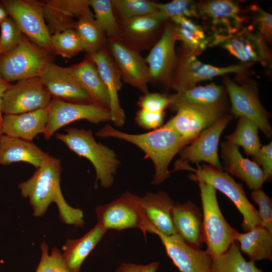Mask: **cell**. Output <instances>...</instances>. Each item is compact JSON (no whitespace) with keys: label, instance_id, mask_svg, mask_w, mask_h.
Instances as JSON below:
<instances>
[{"label":"cell","instance_id":"cell-34","mask_svg":"<svg viewBox=\"0 0 272 272\" xmlns=\"http://www.w3.org/2000/svg\"><path fill=\"white\" fill-rule=\"evenodd\" d=\"M209 272H264L255 262L247 261L239 247L233 241L227 250L214 258Z\"/></svg>","mask_w":272,"mask_h":272},{"label":"cell","instance_id":"cell-45","mask_svg":"<svg viewBox=\"0 0 272 272\" xmlns=\"http://www.w3.org/2000/svg\"><path fill=\"white\" fill-rule=\"evenodd\" d=\"M170 104L168 95L158 93H147L138 102L141 109L153 112H164Z\"/></svg>","mask_w":272,"mask_h":272},{"label":"cell","instance_id":"cell-11","mask_svg":"<svg viewBox=\"0 0 272 272\" xmlns=\"http://www.w3.org/2000/svg\"><path fill=\"white\" fill-rule=\"evenodd\" d=\"M52 97L38 77L19 80L8 89L2 99L1 112L17 114L47 108Z\"/></svg>","mask_w":272,"mask_h":272},{"label":"cell","instance_id":"cell-2","mask_svg":"<svg viewBox=\"0 0 272 272\" xmlns=\"http://www.w3.org/2000/svg\"><path fill=\"white\" fill-rule=\"evenodd\" d=\"M100 138H114L130 142L141 149L153 161L155 173L152 184L158 185L171 174L168 166L174 156L191 142L173 129L164 124L154 130L142 134L122 132L106 124L95 133Z\"/></svg>","mask_w":272,"mask_h":272},{"label":"cell","instance_id":"cell-25","mask_svg":"<svg viewBox=\"0 0 272 272\" xmlns=\"http://www.w3.org/2000/svg\"><path fill=\"white\" fill-rule=\"evenodd\" d=\"M144 215L149 223L150 233L156 231L165 236L176 234L173 223L172 211L175 202L164 191L147 192L141 197Z\"/></svg>","mask_w":272,"mask_h":272},{"label":"cell","instance_id":"cell-31","mask_svg":"<svg viewBox=\"0 0 272 272\" xmlns=\"http://www.w3.org/2000/svg\"><path fill=\"white\" fill-rule=\"evenodd\" d=\"M107 231L97 223L81 238L67 239L62 247L61 253L65 266L72 272H80L83 262Z\"/></svg>","mask_w":272,"mask_h":272},{"label":"cell","instance_id":"cell-4","mask_svg":"<svg viewBox=\"0 0 272 272\" xmlns=\"http://www.w3.org/2000/svg\"><path fill=\"white\" fill-rule=\"evenodd\" d=\"M196 166L197 168H194L188 164H182L177 167V170L192 172L188 176L190 179L211 184L228 197L242 215L241 227L245 232L261 225L258 211L248 199L242 184L236 182L227 172L212 165L197 164Z\"/></svg>","mask_w":272,"mask_h":272},{"label":"cell","instance_id":"cell-30","mask_svg":"<svg viewBox=\"0 0 272 272\" xmlns=\"http://www.w3.org/2000/svg\"><path fill=\"white\" fill-rule=\"evenodd\" d=\"M168 96L169 107L175 111L179 107L183 105L211 107L226 104L224 88L214 83L195 86Z\"/></svg>","mask_w":272,"mask_h":272},{"label":"cell","instance_id":"cell-19","mask_svg":"<svg viewBox=\"0 0 272 272\" xmlns=\"http://www.w3.org/2000/svg\"><path fill=\"white\" fill-rule=\"evenodd\" d=\"M152 234L159 237L167 254L180 272L209 271L213 258L207 250L191 246L177 234L165 236L156 231Z\"/></svg>","mask_w":272,"mask_h":272},{"label":"cell","instance_id":"cell-12","mask_svg":"<svg viewBox=\"0 0 272 272\" xmlns=\"http://www.w3.org/2000/svg\"><path fill=\"white\" fill-rule=\"evenodd\" d=\"M49 118L43 133L48 140L61 127L85 119L94 124L111 120L109 110L96 104L72 103L52 98L48 106Z\"/></svg>","mask_w":272,"mask_h":272},{"label":"cell","instance_id":"cell-32","mask_svg":"<svg viewBox=\"0 0 272 272\" xmlns=\"http://www.w3.org/2000/svg\"><path fill=\"white\" fill-rule=\"evenodd\" d=\"M233 240L239 243L240 250L247 254L249 260H272V234L261 225L245 233L234 229Z\"/></svg>","mask_w":272,"mask_h":272},{"label":"cell","instance_id":"cell-20","mask_svg":"<svg viewBox=\"0 0 272 272\" xmlns=\"http://www.w3.org/2000/svg\"><path fill=\"white\" fill-rule=\"evenodd\" d=\"M219 45L242 62L260 63L270 66L271 54L267 42L257 32L243 28L222 41Z\"/></svg>","mask_w":272,"mask_h":272},{"label":"cell","instance_id":"cell-37","mask_svg":"<svg viewBox=\"0 0 272 272\" xmlns=\"http://www.w3.org/2000/svg\"><path fill=\"white\" fill-rule=\"evenodd\" d=\"M94 12V19L108 38H116L119 24L115 16L111 0H88Z\"/></svg>","mask_w":272,"mask_h":272},{"label":"cell","instance_id":"cell-9","mask_svg":"<svg viewBox=\"0 0 272 272\" xmlns=\"http://www.w3.org/2000/svg\"><path fill=\"white\" fill-rule=\"evenodd\" d=\"M9 16L32 42L52 52L51 36L43 15V3L31 0H2Z\"/></svg>","mask_w":272,"mask_h":272},{"label":"cell","instance_id":"cell-14","mask_svg":"<svg viewBox=\"0 0 272 272\" xmlns=\"http://www.w3.org/2000/svg\"><path fill=\"white\" fill-rule=\"evenodd\" d=\"M224 84L230 97L232 114L252 121L266 138H271L270 115L261 104L256 88L250 84H237L228 77H225Z\"/></svg>","mask_w":272,"mask_h":272},{"label":"cell","instance_id":"cell-8","mask_svg":"<svg viewBox=\"0 0 272 272\" xmlns=\"http://www.w3.org/2000/svg\"><path fill=\"white\" fill-rule=\"evenodd\" d=\"M201 19L212 32L211 46L219 45L244 27L245 19L240 6L230 0L197 2Z\"/></svg>","mask_w":272,"mask_h":272},{"label":"cell","instance_id":"cell-16","mask_svg":"<svg viewBox=\"0 0 272 272\" xmlns=\"http://www.w3.org/2000/svg\"><path fill=\"white\" fill-rule=\"evenodd\" d=\"M168 19L159 12L118 22L116 38L128 48L140 52L153 46L158 41L162 26Z\"/></svg>","mask_w":272,"mask_h":272},{"label":"cell","instance_id":"cell-3","mask_svg":"<svg viewBox=\"0 0 272 272\" xmlns=\"http://www.w3.org/2000/svg\"><path fill=\"white\" fill-rule=\"evenodd\" d=\"M65 133H56L55 138L63 143L71 151L88 159L96 172L95 185L98 181L101 186L109 188L120 162L114 151L97 142L91 130L69 127Z\"/></svg>","mask_w":272,"mask_h":272},{"label":"cell","instance_id":"cell-22","mask_svg":"<svg viewBox=\"0 0 272 272\" xmlns=\"http://www.w3.org/2000/svg\"><path fill=\"white\" fill-rule=\"evenodd\" d=\"M39 78L52 98L72 103H93L88 94L65 67L51 62Z\"/></svg>","mask_w":272,"mask_h":272},{"label":"cell","instance_id":"cell-43","mask_svg":"<svg viewBox=\"0 0 272 272\" xmlns=\"http://www.w3.org/2000/svg\"><path fill=\"white\" fill-rule=\"evenodd\" d=\"M251 199L259 207L258 211L261 225L272 234V200L262 188L253 190L251 192Z\"/></svg>","mask_w":272,"mask_h":272},{"label":"cell","instance_id":"cell-1","mask_svg":"<svg viewBox=\"0 0 272 272\" xmlns=\"http://www.w3.org/2000/svg\"><path fill=\"white\" fill-rule=\"evenodd\" d=\"M61 171L60 160L52 157L36 168L30 178L20 183L18 188L22 196L29 199L35 217L43 216L50 204L54 202L61 222L82 227L85 225L83 211L70 206L62 195L60 186Z\"/></svg>","mask_w":272,"mask_h":272},{"label":"cell","instance_id":"cell-27","mask_svg":"<svg viewBox=\"0 0 272 272\" xmlns=\"http://www.w3.org/2000/svg\"><path fill=\"white\" fill-rule=\"evenodd\" d=\"M52 156L44 152L33 141L3 134L0 142V165L18 162L32 165L36 169Z\"/></svg>","mask_w":272,"mask_h":272},{"label":"cell","instance_id":"cell-18","mask_svg":"<svg viewBox=\"0 0 272 272\" xmlns=\"http://www.w3.org/2000/svg\"><path fill=\"white\" fill-rule=\"evenodd\" d=\"M176 111V115L165 124L191 142L203 130L227 113V106L226 104L211 107L183 105Z\"/></svg>","mask_w":272,"mask_h":272},{"label":"cell","instance_id":"cell-51","mask_svg":"<svg viewBox=\"0 0 272 272\" xmlns=\"http://www.w3.org/2000/svg\"><path fill=\"white\" fill-rule=\"evenodd\" d=\"M2 113H0V142H1V138L3 134V131H2Z\"/></svg>","mask_w":272,"mask_h":272},{"label":"cell","instance_id":"cell-50","mask_svg":"<svg viewBox=\"0 0 272 272\" xmlns=\"http://www.w3.org/2000/svg\"><path fill=\"white\" fill-rule=\"evenodd\" d=\"M9 16V14L6 7L2 2H0V23Z\"/></svg>","mask_w":272,"mask_h":272},{"label":"cell","instance_id":"cell-26","mask_svg":"<svg viewBox=\"0 0 272 272\" xmlns=\"http://www.w3.org/2000/svg\"><path fill=\"white\" fill-rule=\"evenodd\" d=\"M172 219L176 234L191 246L200 248L204 242L199 208L190 200L175 202Z\"/></svg>","mask_w":272,"mask_h":272},{"label":"cell","instance_id":"cell-36","mask_svg":"<svg viewBox=\"0 0 272 272\" xmlns=\"http://www.w3.org/2000/svg\"><path fill=\"white\" fill-rule=\"evenodd\" d=\"M74 29L79 35L84 51L88 54L106 47V35L94 19L82 18L76 21Z\"/></svg>","mask_w":272,"mask_h":272},{"label":"cell","instance_id":"cell-42","mask_svg":"<svg viewBox=\"0 0 272 272\" xmlns=\"http://www.w3.org/2000/svg\"><path fill=\"white\" fill-rule=\"evenodd\" d=\"M41 255L35 272H72L65 265L61 251L53 247L49 253L48 246L43 241L40 245Z\"/></svg>","mask_w":272,"mask_h":272},{"label":"cell","instance_id":"cell-49","mask_svg":"<svg viewBox=\"0 0 272 272\" xmlns=\"http://www.w3.org/2000/svg\"><path fill=\"white\" fill-rule=\"evenodd\" d=\"M10 83L4 80L0 76V113L2 99L5 92L11 86Z\"/></svg>","mask_w":272,"mask_h":272},{"label":"cell","instance_id":"cell-44","mask_svg":"<svg viewBox=\"0 0 272 272\" xmlns=\"http://www.w3.org/2000/svg\"><path fill=\"white\" fill-rule=\"evenodd\" d=\"M252 22L257 32L267 43L272 40V15L255 5L250 7Z\"/></svg>","mask_w":272,"mask_h":272},{"label":"cell","instance_id":"cell-39","mask_svg":"<svg viewBox=\"0 0 272 272\" xmlns=\"http://www.w3.org/2000/svg\"><path fill=\"white\" fill-rule=\"evenodd\" d=\"M52 52L71 58L84 51L80 38L75 29H70L51 36Z\"/></svg>","mask_w":272,"mask_h":272},{"label":"cell","instance_id":"cell-6","mask_svg":"<svg viewBox=\"0 0 272 272\" xmlns=\"http://www.w3.org/2000/svg\"><path fill=\"white\" fill-rule=\"evenodd\" d=\"M51 53L39 47L25 35L22 42L0 58V76L10 83L39 77L51 61Z\"/></svg>","mask_w":272,"mask_h":272},{"label":"cell","instance_id":"cell-46","mask_svg":"<svg viewBox=\"0 0 272 272\" xmlns=\"http://www.w3.org/2000/svg\"><path fill=\"white\" fill-rule=\"evenodd\" d=\"M253 161L262 170L265 181H270L272 177V142L262 146L252 157Z\"/></svg>","mask_w":272,"mask_h":272},{"label":"cell","instance_id":"cell-15","mask_svg":"<svg viewBox=\"0 0 272 272\" xmlns=\"http://www.w3.org/2000/svg\"><path fill=\"white\" fill-rule=\"evenodd\" d=\"M232 118V115L227 113L211 126L203 130L189 144L180 151L178 153L180 158L175 162L174 166L189 162L197 164L205 162L223 170L218 158V145L223 131Z\"/></svg>","mask_w":272,"mask_h":272},{"label":"cell","instance_id":"cell-21","mask_svg":"<svg viewBox=\"0 0 272 272\" xmlns=\"http://www.w3.org/2000/svg\"><path fill=\"white\" fill-rule=\"evenodd\" d=\"M43 15L51 35L73 29L82 18L94 19L88 0H48L43 2Z\"/></svg>","mask_w":272,"mask_h":272},{"label":"cell","instance_id":"cell-7","mask_svg":"<svg viewBox=\"0 0 272 272\" xmlns=\"http://www.w3.org/2000/svg\"><path fill=\"white\" fill-rule=\"evenodd\" d=\"M98 224L107 230L129 228L140 230L145 238L151 226L147 220L141 203V197L126 191L119 197L95 209Z\"/></svg>","mask_w":272,"mask_h":272},{"label":"cell","instance_id":"cell-38","mask_svg":"<svg viewBox=\"0 0 272 272\" xmlns=\"http://www.w3.org/2000/svg\"><path fill=\"white\" fill-rule=\"evenodd\" d=\"M117 22L158 12L157 3L147 0H112Z\"/></svg>","mask_w":272,"mask_h":272},{"label":"cell","instance_id":"cell-24","mask_svg":"<svg viewBox=\"0 0 272 272\" xmlns=\"http://www.w3.org/2000/svg\"><path fill=\"white\" fill-rule=\"evenodd\" d=\"M221 149L224 171L244 181L252 190L262 188L265 178L257 164L243 157L238 147L227 141L221 143Z\"/></svg>","mask_w":272,"mask_h":272},{"label":"cell","instance_id":"cell-48","mask_svg":"<svg viewBox=\"0 0 272 272\" xmlns=\"http://www.w3.org/2000/svg\"><path fill=\"white\" fill-rule=\"evenodd\" d=\"M159 264L158 261L151 262L145 265L123 262L118 266L115 272H156Z\"/></svg>","mask_w":272,"mask_h":272},{"label":"cell","instance_id":"cell-40","mask_svg":"<svg viewBox=\"0 0 272 272\" xmlns=\"http://www.w3.org/2000/svg\"><path fill=\"white\" fill-rule=\"evenodd\" d=\"M158 12L168 19L173 17L200 19L197 2L191 0H174L166 4L157 3Z\"/></svg>","mask_w":272,"mask_h":272},{"label":"cell","instance_id":"cell-47","mask_svg":"<svg viewBox=\"0 0 272 272\" xmlns=\"http://www.w3.org/2000/svg\"><path fill=\"white\" fill-rule=\"evenodd\" d=\"M164 116V112H153L140 109L137 112L135 120L140 126L154 130L162 126Z\"/></svg>","mask_w":272,"mask_h":272},{"label":"cell","instance_id":"cell-13","mask_svg":"<svg viewBox=\"0 0 272 272\" xmlns=\"http://www.w3.org/2000/svg\"><path fill=\"white\" fill-rule=\"evenodd\" d=\"M176 41L172 23L167 22L161 36L145 59L149 70L150 83L171 88L178 62Z\"/></svg>","mask_w":272,"mask_h":272},{"label":"cell","instance_id":"cell-28","mask_svg":"<svg viewBox=\"0 0 272 272\" xmlns=\"http://www.w3.org/2000/svg\"><path fill=\"white\" fill-rule=\"evenodd\" d=\"M49 118L48 107L17 114H4L2 117L3 134L31 141L44 133Z\"/></svg>","mask_w":272,"mask_h":272},{"label":"cell","instance_id":"cell-29","mask_svg":"<svg viewBox=\"0 0 272 272\" xmlns=\"http://www.w3.org/2000/svg\"><path fill=\"white\" fill-rule=\"evenodd\" d=\"M65 68L88 94L94 104L109 110L110 99L107 88L89 56L81 62Z\"/></svg>","mask_w":272,"mask_h":272},{"label":"cell","instance_id":"cell-52","mask_svg":"<svg viewBox=\"0 0 272 272\" xmlns=\"http://www.w3.org/2000/svg\"><path fill=\"white\" fill-rule=\"evenodd\" d=\"M0 55H1V53H0Z\"/></svg>","mask_w":272,"mask_h":272},{"label":"cell","instance_id":"cell-35","mask_svg":"<svg viewBox=\"0 0 272 272\" xmlns=\"http://www.w3.org/2000/svg\"><path fill=\"white\" fill-rule=\"evenodd\" d=\"M258 127L252 121L239 117L234 131L225 138L226 141L237 146H241L247 155L254 156L262 145L258 135Z\"/></svg>","mask_w":272,"mask_h":272},{"label":"cell","instance_id":"cell-33","mask_svg":"<svg viewBox=\"0 0 272 272\" xmlns=\"http://www.w3.org/2000/svg\"><path fill=\"white\" fill-rule=\"evenodd\" d=\"M172 23L176 41L183 43V51L196 56L211 46V40L200 26L182 16L169 19Z\"/></svg>","mask_w":272,"mask_h":272},{"label":"cell","instance_id":"cell-10","mask_svg":"<svg viewBox=\"0 0 272 272\" xmlns=\"http://www.w3.org/2000/svg\"><path fill=\"white\" fill-rule=\"evenodd\" d=\"M252 63L240 62L224 67H218L200 61L193 54L182 51L178 56L177 66L171 89L176 92L195 87L197 83L223 75L234 73L243 75Z\"/></svg>","mask_w":272,"mask_h":272},{"label":"cell","instance_id":"cell-23","mask_svg":"<svg viewBox=\"0 0 272 272\" xmlns=\"http://www.w3.org/2000/svg\"><path fill=\"white\" fill-rule=\"evenodd\" d=\"M88 56L96 65L107 88L110 99L111 120L115 125L122 126L125 123V114L118 97V92L122 87L119 72L106 47Z\"/></svg>","mask_w":272,"mask_h":272},{"label":"cell","instance_id":"cell-17","mask_svg":"<svg viewBox=\"0 0 272 272\" xmlns=\"http://www.w3.org/2000/svg\"><path fill=\"white\" fill-rule=\"evenodd\" d=\"M106 46L121 79L144 94L148 93L149 70L140 52L128 48L114 38H108Z\"/></svg>","mask_w":272,"mask_h":272},{"label":"cell","instance_id":"cell-41","mask_svg":"<svg viewBox=\"0 0 272 272\" xmlns=\"http://www.w3.org/2000/svg\"><path fill=\"white\" fill-rule=\"evenodd\" d=\"M0 53L2 55L13 50L22 41L24 35L10 16L0 23Z\"/></svg>","mask_w":272,"mask_h":272},{"label":"cell","instance_id":"cell-5","mask_svg":"<svg viewBox=\"0 0 272 272\" xmlns=\"http://www.w3.org/2000/svg\"><path fill=\"white\" fill-rule=\"evenodd\" d=\"M200 190L202 207V226L203 242L213 258L226 252L233 240V230L219 208L217 189L212 184L196 182Z\"/></svg>","mask_w":272,"mask_h":272}]
</instances>
